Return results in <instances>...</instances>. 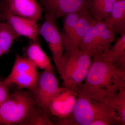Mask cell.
<instances>
[{
    "label": "cell",
    "instance_id": "19",
    "mask_svg": "<svg viewBox=\"0 0 125 125\" xmlns=\"http://www.w3.org/2000/svg\"><path fill=\"white\" fill-rule=\"evenodd\" d=\"M121 36L113 46L105 50L103 54L108 60L116 63L125 62V34Z\"/></svg>",
    "mask_w": 125,
    "mask_h": 125
},
{
    "label": "cell",
    "instance_id": "13",
    "mask_svg": "<svg viewBox=\"0 0 125 125\" xmlns=\"http://www.w3.org/2000/svg\"><path fill=\"white\" fill-rule=\"evenodd\" d=\"M26 57L37 67L41 69L54 70L50 59L37 42H32L26 49Z\"/></svg>",
    "mask_w": 125,
    "mask_h": 125
},
{
    "label": "cell",
    "instance_id": "23",
    "mask_svg": "<svg viewBox=\"0 0 125 125\" xmlns=\"http://www.w3.org/2000/svg\"><path fill=\"white\" fill-rule=\"evenodd\" d=\"M9 87L3 83L2 81H0V105L9 97Z\"/></svg>",
    "mask_w": 125,
    "mask_h": 125
},
{
    "label": "cell",
    "instance_id": "4",
    "mask_svg": "<svg viewBox=\"0 0 125 125\" xmlns=\"http://www.w3.org/2000/svg\"><path fill=\"white\" fill-rule=\"evenodd\" d=\"M38 105L31 92L18 90L0 105V125H22Z\"/></svg>",
    "mask_w": 125,
    "mask_h": 125
},
{
    "label": "cell",
    "instance_id": "7",
    "mask_svg": "<svg viewBox=\"0 0 125 125\" xmlns=\"http://www.w3.org/2000/svg\"><path fill=\"white\" fill-rule=\"evenodd\" d=\"M53 71L45 70L39 74L36 87L31 92L38 104L47 113L49 104L60 88Z\"/></svg>",
    "mask_w": 125,
    "mask_h": 125
},
{
    "label": "cell",
    "instance_id": "5",
    "mask_svg": "<svg viewBox=\"0 0 125 125\" xmlns=\"http://www.w3.org/2000/svg\"><path fill=\"white\" fill-rule=\"evenodd\" d=\"M37 69L26 57L17 54L10 73L2 83L9 87L14 85L19 89H26L31 92L37 82L39 74Z\"/></svg>",
    "mask_w": 125,
    "mask_h": 125
},
{
    "label": "cell",
    "instance_id": "17",
    "mask_svg": "<svg viewBox=\"0 0 125 125\" xmlns=\"http://www.w3.org/2000/svg\"><path fill=\"white\" fill-rule=\"evenodd\" d=\"M113 24L110 18L101 22L96 21L90 27L80 43L79 49L81 51L86 52L93 40L106 28L112 27Z\"/></svg>",
    "mask_w": 125,
    "mask_h": 125
},
{
    "label": "cell",
    "instance_id": "24",
    "mask_svg": "<svg viewBox=\"0 0 125 125\" xmlns=\"http://www.w3.org/2000/svg\"><path fill=\"white\" fill-rule=\"evenodd\" d=\"M3 55V53H2V51H1V49L0 48V57L2 56V55Z\"/></svg>",
    "mask_w": 125,
    "mask_h": 125
},
{
    "label": "cell",
    "instance_id": "8",
    "mask_svg": "<svg viewBox=\"0 0 125 125\" xmlns=\"http://www.w3.org/2000/svg\"><path fill=\"white\" fill-rule=\"evenodd\" d=\"M0 20L7 23L19 37L23 36L37 42L39 35L38 21L16 15L0 2Z\"/></svg>",
    "mask_w": 125,
    "mask_h": 125
},
{
    "label": "cell",
    "instance_id": "22",
    "mask_svg": "<svg viewBox=\"0 0 125 125\" xmlns=\"http://www.w3.org/2000/svg\"><path fill=\"white\" fill-rule=\"evenodd\" d=\"M54 123L50 120L48 113L38 105L22 125H51Z\"/></svg>",
    "mask_w": 125,
    "mask_h": 125
},
{
    "label": "cell",
    "instance_id": "11",
    "mask_svg": "<svg viewBox=\"0 0 125 125\" xmlns=\"http://www.w3.org/2000/svg\"><path fill=\"white\" fill-rule=\"evenodd\" d=\"M0 2L16 15L38 21L42 19L43 10L36 0H2Z\"/></svg>",
    "mask_w": 125,
    "mask_h": 125
},
{
    "label": "cell",
    "instance_id": "25",
    "mask_svg": "<svg viewBox=\"0 0 125 125\" xmlns=\"http://www.w3.org/2000/svg\"><path fill=\"white\" fill-rule=\"evenodd\" d=\"M1 23H2V22L0 21V26L1 25Z\"/></svg>",
    "mask_w": 125,
    "mask_h": 125
},
{
    "label": "cell",
    "instance_id": "2",
    "mask_svg": "<svg viewBox=\"0 0 125 125\" xmlns=\"http://www.w3.org/2000/svg\"><path fill=\"white\" fill-rule=\"evenodd\" d=\"M59 125H117L115 115L107 104L78 93L73 111L68 118L61 119Z\"/></svg>",
    "mask_w": 125,
    "mask_h": 125
},
{
    "label": "cell",
    "instance_id": "18",
    "mask_svg": "<svg viewBox=\"0 0 125 125\" xmlns=\"http://www.w3.org/2000/svg\"><path fill=\"white\" fill-rule=\"evenodd\" d=\"M107 104L114 113L117 125H125V88L121 90Z\"/></svg>",
    "mask_w": 125,
    "mask_h": 125
},
{
    "label": "cell",
    "instance_id": "9",
    "mask_svg": "<svg viewBox=\"0 0 125 125\" xmlns=\"http://www.w3.org/2000/svg\"><path fill=\"white\" fill-rule=\"evenodd\" d=\"M43 11L52 16L56 22L71 13L90 11L92 0H39Z\"/></svg>",
    "mask_w": 125,
    "mask_h": 125
},
{
    "label": "cell",
    "instance_id": "15",
    "mask_svg": "<svg viewBox=\"0 0 125 125\" xmlns=\"http://www.w3.org/2000/svg\"><path fill=\"white\" fill-rule=\"evenodd\" d=\"M114 33L125 34V0H118L113 5L110 15Z\"/></svg>",
    "mask_w": 125,
    "mask_h": 125
},
{
    "label": "cell",
    "instance_id": "26",
    "mask_svg": "<svg viewBox=\"0 0 125 125\" xmlns=\"http://www.w3.org/2000/svg\"><path fill=\"white\" fill-rule=\"evenodd\" d=\"M2 0H0V1Z\"/></svg>",
    "mask_w": 125,
    "mask_h": 125
},
{
    "label": "cell",
    "instance_id": "3",
    "mask_svg": "<svg viewBox=\"0 0 125 125\" xmlns=\"http://www.w3.org/2000/svg\"><path fill=\"white\" fill-rule=\"evenodd\" d=\"M92 58L89 54L79 49L64 52L62 62L57 70L64 87L78 93L89 71Z\"/></svg>",
    "mask_w": 125,
    "mask_h": 125
},
{
    "label": "cell",
    "instance_id": "12",
    "mask_svg": "<svg viewBox=\"0 0 125 125\" xmlns=\"http://www.w3.org/2000/svg\"><path fill=\"white\" fill-rule=\"evenodd\" d=\"M96 21L89 11L86 10L81 12L73 35L67 45L64 48V52L79 49L82 39Z\"/></svg>",
    "mask_w": 125,
    "mask_h": 125
},
{
    "label": "cell",
    "instance_id": "21",
    "mask_svg": "<svg viewBox=\"0 0 125 125\" xmlns=\"http://www.w3.org/2000/svg\"><path fill=\"white\" fill-rule=\"evenodd\" d=\"M81 12L71 13L64 17L62 32L61 33L64 49L69 42L73 35L75 27Z\"/></svg>",
    "mask_w": 125,
    "mask_h": 125
},
{
    "label": "cell",
    "instance_id": "14",
    "mask_svg": "<svg viewBox=\"0 0 125 125\" xmlns=\"http://www.w3.org/2000/svg\"><path fill=\"white\" fill-rule=\"evenodd\" d=\"M115 33L112 27L106 28L94 39L91 43L87 51L92 56L101 55L105 50L110 47L114 41Z\"/></svg>",
    "mask_w": 125,
    "mask_h": 125
},
{
    "label": "cell",
    "instance_id": "20",
    "mask_svg": "<svg viewBox=\"0 0 125 125\" xmlns=\"http://www.w3.org/2000/svg\"><path fill=\"white\" fill-rule=\"evenodd\" d=\"M19 37L7 23H1L0 26V48L3 54L9 52L14 41Z\"/></svg>",
    "mask_w": 125,
    "mask_h": 125
},
{
    "label": "cell",
    "instance_id": "27",
    "mask_svg": "<svg viewBox=\"0 0 125 125\" xmlns=\"http://www.w3.org/2000/svg\"><path fill=\"white\" fill-rule=\"evenodd\" d=\"M0 81H1V80H0Z\"/></svg>",
    "mask_w": 125,
    "mask_h": 125
},
{
    "label": "cell",
    "instance_id": "16",
    "mask_svg": "<svg viewBox=\"0 0 125 125\" xmlns=\"http://www.w3.org/2000/svg\"><path fill=\"white\" fill-rule=\"evenodd\" d=\"M118 0H92L89 12L94 20L101 22L110 17L113 5Z\"/></svg>",
    "mask_w": 125,
    "mask_h": 125
},
{
    "label": "cell",
    "instance_id": "1",
    "mask_svg": "<svg viewBox=\"0 0 125 125\" xmlns=\"http://www.w3.org/2000/svg\"><path fill=\"white\" fill-rule=\"evenodd\" d=\"M92 58L89 71L78 93L107 104L125 88V70L102 56Z\"/></svg>",
    "mask_w": 125,
    "mask_h": 125
},
{
    "label": "cell",
    "instance_id": "6",
    "mask_svg": "<svg viewBox=\"0 0 125 125\" xmlns=\"http://www.w3.org/2000/svg\"><path fill=\"white\" fill-rule=\"evenodd\" d=\"M45 20L39 27V35L42 36L48 45L57 69L62 62L64 54L61 34L58 30L57 22L49 14L45 13Z\"/></svg>",
    "mask_w": 125,
    "mask_h": 125
},
{
    "label": "cell",
    "instance_id": "10",
    "mask_svg": "<svg viewBox=\"0 0 125 125\" xmlns=\"http://www.w3.org/2000/svg\"><path fill=\"white\" fill-rule=\"evenodd\" d=\"M78 94L67 88L60 87L49 104L48 111L60 119L68 118L73 111Z\"/></svg>",
    "mask_w": 125,
    "mask_h": 125
}]
</instances>
